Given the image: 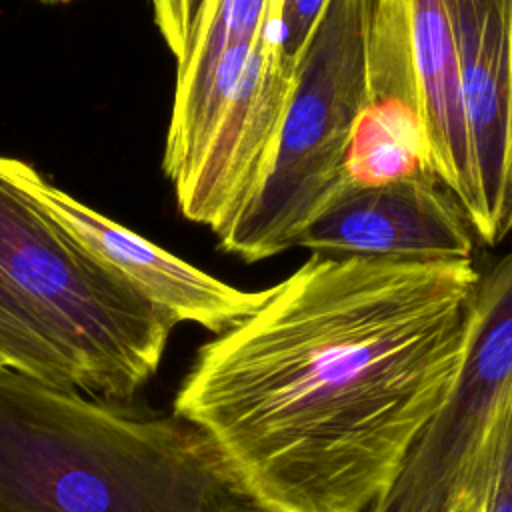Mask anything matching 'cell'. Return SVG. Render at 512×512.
<instances>
[{"instance_id":"1","label":"cell","mask_w":512,"mask_h":512,"mask_svg":"<svg viewBox=\"0 0 512 512\" xmlns=\"http://www.w3.org/2000/svg\"><path fill=\"white\" fill-rule=\"evenodd\" d=\"M478 274L312 254L198 348L174 414L268 512H380L454 384Z\"/></svg>"},{"instance_id":"15","label":"cell","mask_w":512,"mask_h":512,"mask_svg":"<svg viewBox=\"0 0 512 512\" xmlns=\"http://www.w3.org/2000/svg\"><path fill=\"white\" fill-rule=\"evenodd\" d=\"M154 22L176 64H180L208 14L212 0H150Z\"/></svg>"},{"instance_id":"12","label":"cell","mask_w":512,"mask_h":512,"mask_svg":"<svg viewBox=\"0 0 512 512\" xmlns=\"http://www.w3.org/2000/svg\"><path fill=\"white\" fill-rule=\"evenodd\" d=\"M0 368L76 390L72 368L52 332L4 276H0Z\"/></svg>"},{"instance_id":"17","label":"cell","mask_w":512,"mask_h":512,"mask_svg":"<svg viewBox=\"0 0 512 512\" xmlns=\"http://www.w3.org/2000/svg\"><path fill=\"white\" fill-rule=\"evenodd\" d=\"M452 512H478V506L466 502V504H460V506H458L456 510H452Z\"/></svg>"},{"instance_id":"3","label":"cell","mask_w":512,"mask_h":512,"mask_svg":"<svg viewBox=\"0 0 512 512\" xmlns=\"http://www.w3.org/2000/svg\"><path fill=\"white\" fill-rule=\"evenodd\" d=\"M0 276L32 306L84 396L128 406L178 320L0 178Z\"/></svg>"},{"instance_id":"2","label":"cell","mask_w":512,"mask_h":512,"mask_svg":"<svg viewBox=\"0 0 512 512\" xmlns=\"http://www.w3.org/2000/svg\"><path fill=\"white\" fill-rule=\"evenodd\" d=\"M0 512H268L186 418L0 368Z\"/></svg>"},{"instance_id":"8","label":"cell","mask_w":512,"mask_h":512,"mask_svg":"<svg viewBox=\"0 0 512 512\" xmlns=\"http://www.w3.org/2000/svg\"><path fill=\"white\" fill-rule=\"evenodd\" d=\"M474 228L434 176L354 186L298 236L312 254L392 260H472Z\"/></svg>"},{"instance_id":"10","label":"cell","mask_w":512,"mask_h":512,"mask_svg":"<svg viewBox=\"0 0 512 512\" xmlns=\"http://www.w3.org/2000/svg\"><path fill=\"white\" fill-rule=\"evenodd\" d=\"M450 18L480 200L476 238L506 234L512 98V0H444Z\"/></svg>"},{"instance_id":"5","label":"cell","mask_w":512,"mask_h":512,"mask_svg":"<svg viewBox=\"0 0 512 512\" xmlns=\"http://www.w3.org/2000/svg\"><path fill=\"white\" fill-rule=\"evenodd\" d=\"M512 396V250L478 274L454 384L380 512H452L478 500L494 428Z\"/></svg>"},{"instance_id":"6","label":"cell","mask_w":512,"mask_h":512,"mask_svg":"<svg viewBox=\"0 0 512 512\" xmlns=\"http://www.w3.org/2000/svg\"><path fill=\"white\" fill-rule=\"evenodd\" d=\"M0 178L34 200L96 256L170 312L178 324L192 322L222 334L250 316L266 296V290L246 292L230 286L114 222L50 182L22 158L0 154Z\"/></svg>"},{"instance_id":"13","label":"cell","mask_w":512,"mask_h":512,"mask_svg":"<svg viewBox=\"0 0 512 512\" xmlns=\"http://www.w3.org/2000/svg\"><path fill=\"white\" fill-rule=\"evenodd\" d=\"M476 506L478 512H512V396L486 450Z\"/></svg>"},{"instance_id":"9","label":"cell","mask_w":512,"mask_h":512,"mask_svg":"<svg viewBox=\"0 0 512 512\" xmlns=\"http://www.w3.org/2000/svg\"><path fill=\"white\" fill-rule=\"evenodd\" d=\"M346 172L352 186L434 176L414 70L408 0L368 4L364 96Z\"/></svg>"},{"instance_id":"16","label":"cell","mask_w":512,"mask_h":512,"mask_svg":"<svg viewBox=\"0 0 512 512\" xmlns=\"http://www.w3.org/2000/svg\"><path fill=\"white\" fill-rule=\"evenodd\" d=\"M506 228L512 232V98H510V130H508V176H506Z\"/></svg>"},{"instance_id":"18","label":"cell","mask_w":512,"mask_h":512,"mask_svg":"<svg viewBox=\"0 0 512 512\" xmlns=\"http://www.w3.org/2000/svg\"><path fill=\"white\" fill-rule=\"evenodd\" d=\"M42 4H66V2H72V0H38Z\"/></svg>"},{"instance_id":"11","label":"cell","mask_w":512,"mask_h":512,"mask_svg":"<svg viewBox=\"0 0 512 512\" xmlns=\"http://www.w3.org/2000/svg\"><path fill=\"white\" fill-rule=\"evenodd\" d=\"M408 8L430 168L438 182L454 194L472 228H476L480 220V200L446 4L444 0H408Z\"/></svg>"},{"instance_id":"7","label":"cell","mask_w":512,"mask_h":512,"mask_svg":"<svg viewBox=\"0 0 512 512\" xmlns=\"http://www.w3.org/2000/svg\"><path fill=\"white\" fill-rule=\"evenodd\" d=\"M276 8L252 46L212 134L172 184L182 216L208 226L214 234L240 210L264 176L290 94L294 66L282 58L272 36Z\"/></svg>"},{"instance_id":"14","label":"cell","mask_w":512,"mask_h":512,"mask_svg":"<svg viewBox=\"0 0 512 512\" xmlns=\"http://www.w3.org/2000/svg\"><path fill=\"white\" fill-rule=\"evenodd\" d=\"M330 2L332 0H278L272 36L282 58L294 68Z\"/></svg>"},{"instance_id":"4","label":"cell","mask_w":512,"mask_h":512,"mask_svg":"<svg viewBox=\"0 0 512 512\" xmlns=\"http://www.w3.org/2000/svg\"><path fill=\"white\" fill-rule=\"evenodd\" d=\"M368 4H328L296 62L270 164L216 232L224 252L244 262L276 256L354 188L346 160L364 96Z\"/></svg>"}]
</instances>
